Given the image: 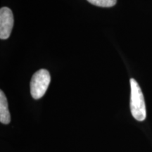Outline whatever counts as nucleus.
I'll use <instances>...</instances> for the list:
<instances>
[{"label": "nucleus", "instance_id": "f257e3e1", "mask_svg": "<svg viewBox=\"0 0 152 152\" xmlns=\"http://www.w3.org/2000/svg\"><path fill=\"white\" fill-rule=\"evenodd\" d=\"M130 110L132 116L138 121H143L147 117L146 105L144 95L141 88L135 80L131 78L130 80Z\"/></svg>", "mask_w": 152, "mask_h": 152}, {"label": "nucleus", "instance_id": "f03ea898", "mask_svg": "<svg viewBox=\"0 0 152 152\" xmlns=\"http://www.w3.org/2000/svg\"><path fill=\"white\" fill-rule=\"evenodd\" d=\"M51 81L50 74L45 69L36 72L30 81V93L35 99H39L46 93Z\"/></svg>", "mask_w": 152, "mask_h": 152}, {"label": "nucleus", "instance_id": "7ed1b4c3", "mask_svg": "<svg viewBox=\"0 0 152 152\" xmlns=\"http://www.w3.org/2000/svg\"><path fill=\"white\" fill-rule=\"evenodd\" d=\"M14 26V16L8 7L0 9V38L6 39L9 37Z\"/></svg>", "mask_w": 152, "mask_h": 152}, {"label": "nucleus", "instance_id": "20e7f679", "mask_svg": "<svg viewBox=\"0 0 152 152\" xmlns=\"http://www.w3.org/2000/svg\"><path fill=\"white\" fill-rule=\"evenodd\" d=\"M0 121L3 124H9L11 121L8 102L2 90L0 91Z\"/></svg>", "mask_w": 152, "mask_h": 152}, {"label": "nucleus", "instance_id": "39448f33", "mask_svg": "<svg viewBox=\"0 0 152 152\" xmlns=\"http://www.w3.org/2000/svg\"><path fill=\"white\" fill-rule=\"evenodd\" d=\"M90 4L100 7H112L117 2V0H87Z\"/></svg>", "mask_w": 152, "mask_h": 152}]
</instances>
